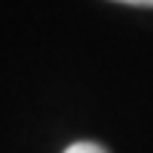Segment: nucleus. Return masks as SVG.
<instances>
[{"instance_id":"nucleus-1","label":"nucleus","mask_w":153,"mask_h":153,"mask_svg":"<svg viewBox=\"0 0 153 153\" xmlns=\"http://www.w3.org/2000/svg\"><path fill=\"white\" fill-rule=\"evenodd\" d=\"M65 153H108V151L97 143H73L70 148H65Z\"/></svg>"},{"instance_id":"nucleus-2","label":"nucleus","mask_w":153,"mask_h":153,"mask_svg":"<svg viewBox=\"0 0 153 153\" xmlns=\"http://www.w3.org/2000/svg\"><path fill=\"white\" fill-rule=\"evenodd\" d=\"M116 3H126V5H140V8H153V0H116Z\"/></svg>"}]
</instances>
